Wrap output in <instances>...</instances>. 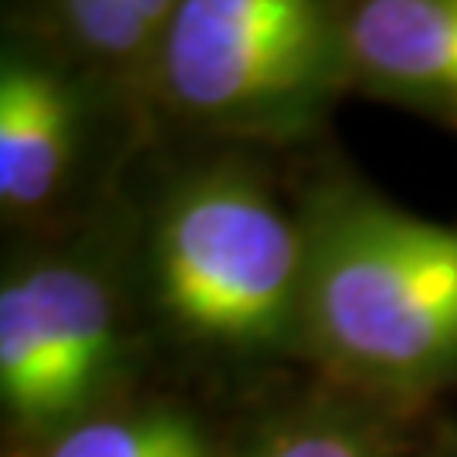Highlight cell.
I'll return each instance as SVG.
<instances>
[{
  "mask_svg": "<svg viewBox=\"0 0 457 457\" xmlns=\"http://www.w3.org/2000/svg\"><path fill=\"white\" fill-rule=\"evenodd\" d=\"M298 160L160 143L122 190L136 305L166 379L245 403L305 373Z\"/></svg>",
  "mask_w": 457,
  "mask_h": 457,
  "instance_id": "cell-1",
  "label": "cell"
},
{
  "mask_svg": "<svg viewBox=\"0 0 457 457\" xmlns=\"http://www.w3.org/2000/svg\"><path fill=\"white\" fill-rule=\"evenodd\" d=\"M305 373L417 410L457 390V224L420 217L332 146L295 166Z\"/></svg>",
  "mask_w": 457,
  "mask_h": 457,
  "instance_id": "cell-2",
  "label": "cell"
},
{
  "mask_svg": "<svg viewBox=\"0 0 457 457\" xmlns=\"http://www.w3.org/2000/svg\"><path fill=\"white\" fill-rule=\"evenodd\" d=\"M166 379L136 305L122 196L62 237L4 241L0 262V457Z\"/></svg>",
  "mask_w": 457,
  "mask_h": 457,
  "instance_id": "cell-3",
  "label": "cell"
},
{
  "mask_svg": "<svg viewBox=\"0 0 457 457\" xmlns=\"http://www.w3.org/2000/svg\"><path fill=\"white\" fill-rule=\"evenodd\" d=\"M356 96L349 0H180L160 79V143L302 160Z\"/></svg>",
  "mask_w": 457,
  "mask_h": 457,
  "instance_id": "cell-4",
  "label": "cell"
},
{
  "mask_svg": "<svg viewBox=\"0 0 457 457\" xmlns=\"http://www.w3.org/2000/svg\"><path fill=\"white\" fill-rule=\"evenodd\" d=\"M156 146L129 112L17 28L0 24L4 241L96 224Z\"/></svg>",
  "mask_w": 457,
  "mask_h": 457,
  "instance_id": "cell-5",
  "label": "cell"
},
{
  "mask_svg": "<svg viewBox=\"0 0 457 457\" xmlns=\"http://www.w3.org/2000/svg\"><path fill=\"white\" fill-rule=\"evenodd\" d=\"M180 0H17L0 24L17 28L129 112L160 146V79Z\"/></svg>",
  "mask_w": 457,
  "mask_h": 457,
  "instance_id": "cell-6",
  "label": "cell"
},
{
  "mask_svg": "<svg viewBox=\"0 0 457 457\" xmlns=\"http://www.w3.org/2000/svg\"><path fill=\"white\" fill-rule=\"evenodd\" d=\"M434 413L295 373L245 400L228 457H413Z\"/></svg>",
  "mask_w": 457,
  "mask_h": 457,
  "instance_id": "cell-7",
  "label": "cell"
},
{
  "mask_svg": "<svg viewBox=\"0 0 457 457\" xmlns=\"http://www.w3.org/2000/svg\"><path fill=\"white\" fill-rule=\"evenodd\" d=\"M349 41L356 98L457 132V0H349Z\"/></svg>",
  "mask_w": 457,
  "mask_h": 457,
  "instance_id": "cell-8",
  "label": "cell"
},
{
  "mask_svg": "<svg viewBox=\"0 0 457 457\" xmlns=\"http://www.w3.org/2000/svg\"><path fill=\"white\" fill-rule=\"evenodd\" d=\"M241 407L177 379H156L28 457H228Z\"/></svg>",
  "mask_w": 457,
  "mask_h": 457,
  "instance_id": "cell-9",
  "label": "cell"
},
{
  "mask_svg": "<svg viewBox=\"0 0 457 457\" xmlns=\"http://www.w3.org/2000/svg\"><path fill=\"white\" fill-rule=\"evenodd\" d=\"M413 457H457V413H434Z\"/></svg>",
  "mask_w": 457,
  "mask_h": 457,
  "instance_id": "cell-10",
  "label": "cell"
}]
</instances>
